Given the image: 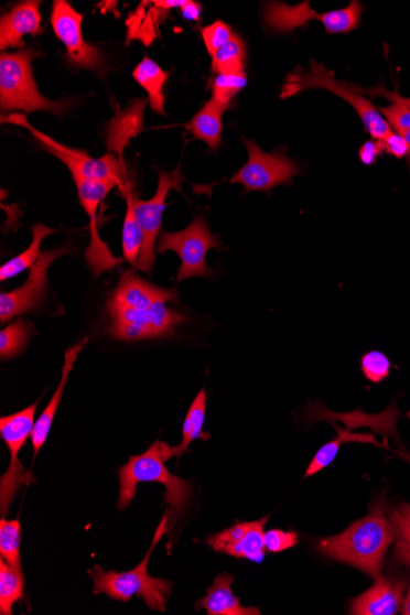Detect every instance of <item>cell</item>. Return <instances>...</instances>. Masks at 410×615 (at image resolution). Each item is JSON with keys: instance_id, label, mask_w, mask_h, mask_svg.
<instances>
[{"instance_id": "obj_1", "label": "cell", "mask_w": 410, "mask_h": 615, "mask_svg": "<svg viewBox=\"0 0 410 615\" xmlns=\"http://www.w3.org/2000/svg\"><path fill=\"white\" fill-rule=\"evenodd\" d=\"M179 302L176 289L160 288L140 278L134 269L121 276L107 300V333L117 341L140 342L174 336L188 319L170 309Z\"/></svg>"}, {"instance_id": "obj_2", "label": "cell", "mask_w": 410, "mask_h": 615, "mask_svg": "<svg viewBox=\"0 0 410 615\" xmlns=\"http://www.w3.org/2000/svg\"><path fill=\"white\" fill-rule=\"evenodd\" d=\"M395 526L382 503L373 505L368 516L350 525L343 533L323 538L319 552L352 565L375 581L382 576L387 549L396 539Z\"/></svg>"}, {"instance_id": "obj_3", "label": "cell", "mask_w": 410, "mask_h": 615, "mask_svg": "<svg viewBox=\"0 0 410 615\" xmlns=\"http://www.w3.org/2000/svg\"><path fill=\"white\" fill-rule=\"evenodd\" d=\"M171 457H174L172 447L160 440L155 441L142 455L129 457L128 463L118 468L120 496L117 501L118 509L125 510L134 500L140 483L163 484L166 489L164 501L168 505L170 532L171 527L175 526L186 511L193 496L191 483L174 476L166 468L165 462Z\"/></svg>"}, {"instance_id": "obj_4", "label": "cell", "mask_w": 410, "mask_h": 615, "mask_svg": "<svg viewBox=\"0 0 410 615\" xmlns=\"http://www.w3.org/2000/svg\"><path fill=\"white\" fill-rule=\"evenodd\" d=\"M165 533H170L166 510L145 558L137 568L125 571V573H117V571H105L101 567L95 565L89 571V576L94 581V595L105 593L110 598L121 602H129L136 596L144 600L151 611L165 612L168 600L171 596L172 589H174V582L151 578L148 573L150 555Z\"/></svg>"}, {"instance_id": "obj_5", "label": "cell", "mask_w": 410, "mask_h": 615, "mask_svg": "<svg viewBox=\"0 0 410 615\" xmlns=\"http://www.w3.org/2000/svg\"><path fill=\"white\" fill-rule=\"evenodd\" d=\"M36 50L2 52L0 56V109L3 116L15 111L26 114L47 111L55 115L66 114L73 102L47 99L37 89L32 73V61L41 57Z\"/></svg>"}, {"instance_id": "obj_6", "label": "cell", "mask_w": 410, "mask_h": 615, "mask_svg": "<svg viewBox=\"0 0 410 615\" xmlns=\"http://www.w3.org/2000/svg\"><path fill=\"white\" fill-rule=\"evenodd\" d=\"M311 89L327 90L347 101L359 115L366 132L374 140H382L393 132L379 110L364 95L356 91L352 83L338 82L334 72L316 61H311L309 68L298 67L288 75L280 99H289Z\"/></svg>"}, {"instance_id": "obj_7", "label": "cell", "mask_w": 410, "mask_h": 615, "mask_svg": "<svg viewBox=\"0 0 410 615\" xmlns=\"http://www.w3.org/2000/svg\"><path fill=\"white\" fill-rule=\"evenodd\" d=\"M2 121L3 123L8 122L26 128L43 149L58 158L71 170L73 179L111 181L125 192L128 179L123 160L110 153V151L102 158L94 159L86 151L60 144L55 139L32 127L25 115L3 116Z\"/></svg>"}, {"instance_id": "obj_8", "label": "cell", "mask_w": 410, "mask_h": 615, "mask_svg": "<svg viewBox=\"0 0 410 615\" xmlns=\"http://www.w3.org/2000/svg\"><path fill=\"white\" fill-rule=\"evenodd\" d=\"M224 244L213 235L209 225L202 215L194 217L185 230L179 233L161 231L157 252L174 251L181 258L177 282L191 278H211L213 269L205 262L211 250L222 251Z\"/></svg>"}, {"instance_id": "obj_9", "label": "cell", "mask_w": 410, "mask_h": 615, "mask_svg": "<svg viewBox=\"0 0 410 615\" xmlns=\"http://www.w3.org/2000/svg\"><path fill=\"white\" fill-rule=\"evenodd\" d=\"M363 6L353 0L347 8L317 13L310 2L289 6L269 2L265 6V23L274 34H291L298 28L306 26L309 21L319 20L328 35L349 34L362 23Z\"/></svg>"}, {"instance_id": "obj_10", "label": "cell", "mask_w": 410, "mask_h": 615, "mask_svg": "<svg viewBox=\"0 0 410 615\" xmlns=\"http://www.w3.org/2000/svg\"><path fill=\"white\" fill-rule=\"evenodd\" d=\"M37 407L39 401L15 414L0 418V435L12 453L9 468L0 478V511L3 517L9 515L10 506L13 505L20 489L35 481L20 462L19 452L34 431Z\"/></svg>"}, {"instance_id": "obj_11", "label": "cell", "mask_w": 410, "mask_h": 615, "mask_svg": "<svg viewBox=\"0 0 410 615\" xmlns=\"http://www.w3.org/2000/svg\"><path fill=\"white\" fill-rule=\"evenodd\" d=\"M244 143L250 159L236 172L230 182L240 183L246 192H268L277 186L288 185L291 180L300 175V166L285 155V148H279L274 153L269 154L253 140L244 138Z\"/></svg>"}, {"instance_id": "obj_12", "label": "cell", "mask_w": 410, "mask_h": 615, "mask_svg": "<svg viewBox=\"0 0 410 615\" xmlns=\"http://www.w3.org/2000/svg\"><path fill=\"white\" fill-rule=\"evenodd\" d=\"M185 177L181 174L180 165L174 171H161L159 174L158 191L150 201L139 199L133 196L134 213L143 231V248L134 269L148 274L153 271L155 263V242L161 233V223L166 208V198L171 190L182 192Z\"/></svg>"}, {"instance_id": "obj_13", "label": "cell", "mask_w": 410, "mask_h": 615, "mask_svg": "<svg viewBox=\"0 0 410 615\" xmlns=\"http://www.w3.org/2000/svg\"><path fill=\"white\" fill-rule=\"evenodd\" d=\"M84 17L66 0L53 2L51 25L58 40L67 48V60L72 66L90 69L97 75L107 71L102 52L83 37Z\"/></svg>"}, {"instance_id": "obj_14", "label": "cell", "mask_w": 410, "mask_h": 615, "mask_svg": "<svg viewBox=\"0 0 410 615\" xmlns=\"http://www.w3.org/2000/svg\"><path fill=\"white\" fill-rule=\"evenodd\" d=\"M72 252L67 245L55 250L43 251L31 268L28 282L9 293L0 295V322L6 325L13 319L36 311L47 295V273L51 265L60 257Z\"/></svg>"}, {"instance_id": "obj_15", "label": "cell", "mask_w": 410, "mask_h": 615, "mask_svg": "<svg viewBox=\"0 0 410 615\" xmlns=\"http://www.w3.org/2000/svg\"><path fill=\"white\" fill-rule=\"evenodd\" d=\"M73 180L78 190L80 204L91 218V244L85 252L86 261H88L94 277H99L102 272L110 271L122 262L121 258H115L109 250V246L101 241L99 234H97L96 220L97 208L117 185L111 181Z\"/></svg>"}, {"instance_id": "obj_16", "label": "cell", "mask_w": 410, "mask_h": 615, "mask_svg": "<svg viewBox=\"0 0 410 615\" xmlns=\"http://www.w3.org/2000/svg\"><path fill=\"white\" fill-rule=\"evenodd\" d=\"M268 519L266 516L260 521L236 524L228 530L211 536L207 542L215 552L260 563L267 553L265 526Z\"/></svg>"}, {"instance_id": "obj_17", "label": "cell", "mask_w": 410, "mask_h": 615, "mask_svg": "<svg viewBox=\"0 0 410 615\" xmlns=\"http://www.w3.org/2000/svg\"><path fill=\"white\" fill-rule=\"evenodd\" d=\"M407 580L387 575L375 581V585L355 597L350 603L354 615H395L402 608Z\"/></svg>"}, {"instance_id": "obj_18", "label": "cell", "mask_w": 410, "mask_h": 615, "mask_svg": "<svg viewBox=\"0 0 410 615\" xmlns=\"http://www.w3.org/2000/svg\"><path fill=\"white\" fill-rule=\"evenodd\" d=\"M37 0H26L10 9V12L0 19V48H24L25 35L37 36L43 30L41 26L40 6Z\"/></svg>"}, {"instance_id": "obj_19", "label": "cell", "mask_w": 410, "mask_h": 615, "mask_svg": "<svg viewBox=\"0 0 410 615\" xmlns=\"http://www.w3.org/2000/svg\"><path fill=\"white\" fill-rule=\"evenodd\" d=\"M149 99H136L121 110L118 104H115L116 112L106 128V145L110 153L123 160V151L131 142V139L143 132L144 111Z\"/></svg>"}, {"instance_id": "obj_20", "label": "cell", "mask_w": 410, "mask_h": 615, "mask_svg": "<svg viewBox=\"0 0 410 615\" xmlns=\"http://www.w3.org/2000/svg\"><path fill=\"white\" fill-rule=\"evenodd\" d=\"M235 576L223 573L214 579L207 596L196 603L197 609H205L209 615H261L255 607H244L231 590Z\"/></svg>"}, {"instance_id": "obj_21", "label": "cell", "mask_w": 410, "mask_h": 615, "mask_svg": "<svg viewBox=\"0 0 410 615\" xmlns=\"http://www.w3.org/2000/svg\"><path fill=\"white\" fill-rule=\"evenodd\" d=\"M86 343H88V338L83 339L80 343L73 345V347L66 352V358H64L62 377L57 390L55 395H53L45 410H43L42 414L37 419L34 431H32L31 441H32V447H34L35 457H37L41 447L43 446V444H45L48 438L53 419H55L57 414V410L62 401L64 388H66V385L69 380V375L72 373L73 365L75 360L78 359V356Z\"/></svg>"}, {"instance_id": "obj_22", "label": "cell", "mask_w": 410, "mask_h": 615, "mask_svg": "<svg viewBox=\"0 0 410 615\" xmlns=\"http://www.w3.org/2000/svg\"><path fill=\"white\" fill-rule=\"evenodd\" d=\"M225 111L224 106L211 99L186 125L193 138L202 140L211 151H217L223 144V115Z\"/></svg>"}, {"instance_id": "obj_23", "label": "cell", "mask_w": 410, "mask_h": 615, "mask_svg": "<svg viewBox=\"0 0 410 615\" xmlns=\"http://www.w3.org/2000/svg\"><path fill=\"white\" fill-rule=\"evenodd\" d=\"M133 78L148 93L151 109L159 115H165L164 86L169 79V72L161 69L153 60L144 57L133 71Z\"/></svg>"}, {"instance_id": "obj_24", "label": "cell", "mask_w": 410, "mask_h": 615, "mask_svg": "<svg viewBox=\"0 0 410 615\" xmlns=\"http://www.w3.org/2000/svg\"><path fill=\"white\" fill-rule=\"evenodd\" d=\"M123 193L127 202L126 218L122 230L123 257L128 263H131L133 267H136L140 257V252H142L143 248V231L142 228H140L139 222L136 217L133 204L134 194L132 192L131 183H127Z\"/></svg>"}, {"instance_id": "obj_25", "label": "cell", "mask_w": 410, "mask_h": 615, "mask_svg": "<svg viewBox=\"0 0 410 615\" xmlns=\"http://www.w3.org/2000/svg\"><path fill=\"white\" fill-rule=\"evenodd\" d=\"M56 231V229L47 228V226L42 224L32 226L34 239H32V242L25 252L14 257L13 260H10L2 266V268H0V280L6 282L7 279H12L26 271V269L34 267L42 253L41 244L43 239Z\"/></svg>"}, {"instance_id": "obj_26", "label": "cell", "mask_w": 410, "mask_h": 615, "mask_svg": "<svg viewBox=\"0 0 410 615\" xmlns=\"http://www.w3.org/2000/svg\"><path fill=\"white\" fill-rule=\"evenodd\" d=\"M25 579L23 571L8 565L0 559V614L12 615L14 604L23 598Z\"/></svg>"}, {"instance_id": "obj_27", "label": "cell", "mask_w": 410, "mask_h": 615, "mask_svg": "<svg viewBox=\"0 0 410 615\" xmlns=\"http://www.w3.org/2000/svg\"><path fill=\"white\" fill-rule=\"evenodd\" d=\"M34 326L24 319H18L12 325L0 332V358L9 360L19 358L28 348Z\"/></svg>"}, {"instance_id": "obj_28", "label": "cell", "mask_w": 410, "mask_h": 615, "mask_svg": "<svg viewBox=\"0 0 410 615\" xmlns=\"http://www.w3.org/2000/svg\"><path fill=\"white\" fill-rule=\"evenodd\" d=\"M246 43L239 34L234 32L230 41L213 57L212 71L217 75L242 73L246 67Z\"/></svg>"}, {"instance_id": "obj_29", "label": "cell", "mask_w": 410, "mask_h": 615, "mask_svg": "<svg viewBox=\"0 0 410 615\" xmlns=\"http://www.w3.org/2000/svg\"><path fill=\"white\" fill-rule=\"evenodd\" d=\"M347 442H373V444L379 445L371 435L352 434L349 431L339 430L337 439L332 440L319 450L315 458L310 463L305 477L315 476L316 473L328 467L334 458L337 457L342 445L347 444Z\"/></svg>"}, {"instance_id": "obj_30", "label": "cell", "mask_w": 410, "mask_h": 615, "mask_svg": "<svg viewBox=\"0 0 410 615\" xmlns=\"http://www.w3.org/2000/svg\"><path fill=\"white\" fill-rule=\"evenodd\" d=\"M20 543V521H8L3 517L0 521V557L7 561L8 565L18 570H21Z\"/></svg>"}, {"instance_id": "obj_31", "label": "cell", "mask_w": 410, "mask_h": 615, "mask_svg": "<svg viewBox=\"0 0 410 615\" xmlns=\"http://www.w3.org/2000/svg\"><path fill=\"white\" fill-rule=\"evenodd\" d=\"M247 85L245 72L237 74H218L212 82V99L229 109L233 100L239 95Z\"/></svg>"}, {"instance_id": "obj_32", "label": "cell", "mask_w": 410, "mask_h": 615, "mask_svg": "<svg viewBox=\"0 0 410 615\" xmlns=\"http://www.w3.org/2000/svg\"><path fill=\"white\" fill-rule=\"evenodd\" d=\"M377 110L384 116L387 123L390 125L392 131L404 138L409 147L407 165L410 170V110L398 102L379 107Z\"/></svg>"}, {"instance_id": "obj_33", "label": "cell", "mask_w": 410, "mask_h": 615, "mask_svg": "<svg viewBox=\"0 0 410 615\" xmlns=\"http://www.w3.org/2000/svg\"><path fill=\"white\" fill-rule=\"evenodd\" d=\"M360 365L366 379L374 384L384 382L391 374V362L380 352L366 353L363 355Z\"/></svg>"}, {"instance_id": "obj_34", "label": "cell", "mask_w": 410, "mask_h": 615, "mask_svg": "<svg viewBox=\"0 0 410 615\" xmlns=\"http://www.w3.org/2000/svg\"><path fill=\"white\" fill-rule=\"evenodd\" d=\"M202 39L212 58L217 55L220 48L230 41L234 35L233 28L222 20L214 21L213 24L201 29Z\"/></svg>"}, {"instance_id": "obj_35", "label": "cell", "mask_w": 410, "mask_h": 615, "mask_svg": "<svg viewBox=\"0 0 410 615\" xmlns=\"http://www.w3.org/2000/svg\"><path fill=\"white\" fill-rule=\"evenodd\" d=\"M205 412H207V392H205V388H202L197 397L194 398L186 417L192 425L191 442L198 439L207 441L212 436L203 431Z\"/></svg>"}, {"instance_id": "obj_36", "label": "cell", "mask_w": 410, "mask_h": 615, "mask_svg": "<svg viewBox=\"0 0 410 615\" xmlns=\"http://www.w3.org/2000/svg\"><path fill=\"white\" fill-rule=\"evenodd\" d=\"M299 542L298 533L293 531L271 530L265 533L267 553H280L293 548Z\"/></svg>"}, {"instance_id": "obj_37", "label": "cell", "mask_w": 410, "mask_h": 615, "mask_svg": "<svg viewBox=\"0 0 410 615\" xmlns=\"http://www.w3.org/2000/svg\"><path fill=\"white\" fill-rule=\"evenodd\" d=\"M391 521L395 526L396 537L410 542V505L399 504L391 510Z\"/></svg>"}, {"instance_id": "obj_38", "label": "cell", "mask_w": 410, "mask_h": 615, "mask_svg": "<svg viewBox=\"0 0 410 615\" xmlns=\"http://www.w3.org/2000/svg\"><path fill=\"white\" fill-rule=\"evenodd\" d=\"M353 88L362 95H368L370 97H384V99L392 102H398L407 107L410 110V97H404L398 94V91H390L385 88L382 83H379L373 88H362V86L352 83Z\"/></svg>"}, {"instance_id": "obj_39", "label": "cell", "mask_w": 410, "mask_h": 615, "mask_svg": "<svg viewBox=\"0 0 410 615\" xmlns=\"http://www.w3.org/2000/svg\"><path fill=\"white\" fill-rule=\"evenodd\" d=\"M384 151L388 155H392L396 159L407 158L409 154V147L403 137L391 132L386 138L381 140Z\"/></svg>"}, {"instance_id": "obj_40", "label": "cell", "mask_w": 410, "mask_h": 615, "mask_svg": "<svg viewBox=\"0 0 410 615\" xmlns=\"http://www.w3.org/2000/svg\"><path fill=\"white\" fill-rule=\"evenodd\" d=\"M384 153L381 140H369L359 149V159L364 165L371 166Z\"/></svg>"}, {"instance_id": "obj_41", "label": "cell", "mask_w": 410, "mask_h": 615, "mask_svg": "<svg viewBox=\"0 0 410 615\" xmlns=\"http://www.w3.org/2000/svg\"><path fill=\"white\" fill-rule=\"evenodd\" d=\"M395 559L404 565L410 567V542L402 538H397Z\"/></svg>"}, {"instance_id": "obj_42", "label": "cell", "mask_w": 410, "mask_h": 615, "mask_svg": "<svg viewBox=\"0 0 410 615\" xmlns=\"http://www.w3.org/2000/svg\"><path fill=\"white\" fill-rule=\"evenodd\" d=\"M202 10L203 7L199 2H191V0H187L186 4L181 8L182 17L191 21H198Z\"/></svg>"}, {"instance_id": "obj_43", "label": "cell", "mask_w": 410, "mask_h": 615, "mask_svg": "<svg viewBox=\"0 0 410 615\" xmlns=\"http://www.w3.org/2000/svg\"><path fill=\"white\" fill-rule=\"evenodd\" d=\"M401 614L410 615V587H409V590L407 592V595L404 597L402 608H401Z\"/></svg>"}, {"instance_id": "obj_44", "label": "cell", "mask_w": 410, "mask_h": 615, "mask_svg": "<svg viewBox=\"0 0 410 615\" xmlns=\"http://www.w3.org/2000/svg\"><path fill=\"white\" fill-rule=\"evenodd\" d=\"M408 419H410V412L407 413Z\"/></svg>"}, {"instance_id": "obj_45", "label": "cell", "mask_w": 410, "mask_h": 615, "mask_svg": "<svg viewBox=\"0 0 410 615\" xmlns=\"http://www.w3.org/2000/svg\"><path fill=\"white\" fill-rule=\"evenodd\" d=\"M407 458H408V461L410 462V458H409V457H407Z\"/></svg>"}]
</instances>
